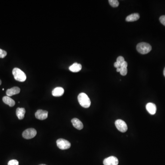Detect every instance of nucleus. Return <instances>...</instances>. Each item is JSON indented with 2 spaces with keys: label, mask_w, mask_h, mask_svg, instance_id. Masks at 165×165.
<instances>
[{
  "label": "nucleus",
  "mask_w": 165,
  "mask_h": 165,
  "mask_svg": "<svg viewBox=\"0 0 165 165\" xmlns=\"http://www.w3.org/2000/svg\"><path fill=\"white\" fill-rule=\"evenodd\" d=\"M48 111L45 110H38L35 113V117L40 120H45L48 117Z\"/></svg>",
  "instance_id": "0eeeda50"
},
{
  "label": "nucleus",
  "mask_w": 165,
  "mask_h": 165,
  "mask_svg": "<svg viewBox=\"0 0 165 165\" xmlns=\"http://www.w3.org/2000/svg\"><path fill=\"white\" fill-rule=\"evenodd\" d=\"M7 55V52L5 50L0 49V58H3Z\"/></svg>",
  "instance_id": "aec40b11"
},
{
  "label": "nucleus",
  "mask_w": 165,
  "mask_h": 165,
  "mask_svg": "<svg viewBox=\"0 0 165 165\" xmlns=\"http://www.w3.org/2000/svg\"><path fill=\"white\" fill-rule=\"evenodd\" d=\"M13 74L14 79L19 82H25L26 80V75L24 72L19 68H14L13 70Z\"/></svg>",
  "instance_id": "f03ea898"
},
{
  "label": "nucleus",
  "mask_w": 165,
  "mask_h": 165,
  "mask_svg": "<svg viewBox=\"0 0 165 165\" xmlns=\"http://www.w3.org/2000/svg\"><path fill=\"white\" fill-rule=\"evenodd\" d=\"M3 101L4 103L8 105L10 107H13L15 105V101L9 96H6L3 97Z\"/></svg>",
  "instance_id": "dca6fc26"
},
{
  "label": "nucleus",
  "mask_w": 165,
  "mask_h": 165,
  "mask_svg": "<svg viewBox=\"0 0 165 165\" xmlns=\"http://www.w3.org/2000/svg\"><path fill=\"white\" fill-rule=\"evenodd\" d=\"M56 144L58 147L62 150H67L71 147V143L68 141L63 138H59L57 140Z\"/></svg>",
  "instance_id": "20e7f679"
},
{
  "label": "nucleus",
  "mask_w": 165,
  "mask_h": 165,
  "mask_svg": "<svg viewBox=\"0 0 165 165\" xmlns=\"http://www.w3.org/2000/svg\"><path fill=\"white\" fill-rule=\"evenodd\" d=\"M147 111L151 115H154L156 111V107L154 103H148L146 105Z\"/></svg>",
  "instance_id": "9b49d317"
},
{
  "label": "nucleus",
  "mask_w": 165,
  "mask_h": 165,
  "mask_svg": "<svg viewBox=\"0 0 165 165\" xmlns=\"http://www.w3.org/2000/svg\"><path fill=\"white\" fill-rule=\"evenodd\" d=\"M124 62H125V60H124V58H123V56H118V58L117 59V62L119 64L120 67L123 64Z\"/></svg>",
  "instance_id": "6ab92c4d"
},
{
  "label": "nucleus",
  "mask_w": 165,
  "mask_h": 165,
  "mask_svg": "<svg viewBox=\"0 0 165 165\" xmlns=\"http://www.w3.org/2000/svg\"><path fill=\"white\" fill-rule=\"evenodd\" d=\"M71 122L74 127L78 130H81L83 129V124L79 119L73 118V119L72 120Z\"/></svg>",
  "instance_id": "9d476101"
},
{
  "label": "nucleus",
  "mask_w": 165,
  "mask_h": 165,
  "mask_svg": "<svg viewBox=\"0 0 165 165\" xmlns=\"http://www.w3.org/2000/svg\"><path fill=\"white\" fill-rule=\"evenodd\" d=\"M163 74H164V76H165V68L164 69V71H163Z\"/></svg>",
  "instance_id": "393cba45"
},
{
  "label": "nucleus",
  "mask_w": 165,
  "mask_h": 165,
  "mask_svg": "<svg viewBox=\"0 0 165 165\" xmlns=\"http://www.w3.org/2000/svg\"><path fill=\"white\" fill-rule=\"evenodd\" d=\"M78 99L80 105L83 107L87 108L89 107L91 105V101L88 95L84 93H81L79 94Z\"/></svg>",
  "instance_id": "f257e3e1"
},
{
  "label": "nucleus",
  "mask_w": 165,
  "mask_h": 165,
  "mask_svg": "<svg viewBox=\"0 0 165 165\" xmlns=\"http://www.w3.org/2000/svg\"><path fill=\"white\" fill-rule=\"evenodd\" d=\"M64 93V90L62 87H56L55 88L52 92L53 95L55 97H59L62 96Z\"/></svg>",
  "instance_id": "f8f14e48"
},
{
  "label": "nucleus",
  "mask_w": 165,
  "mask_h": 165,
  "mask_svg": "<svg viewBox=\"0 0 165 165\" xmlns=\"http://www.w3.org/2000/svg\"><path fill=\"white\" fill-rule=\"evenodd\" d=\"M114 67L117 68H120V65L119 63H117V62H115V63H114Z\"/></svg>",
  "instance_id": "5701e85b"
},
{
  "label": "nucleus",
  "mask_w": 165,
  "mask_h": 165,
  "mask_svg": "<svg viewBox=\"0 0 165 165\" xmlns=\"http://www.w3.org/2000/svg\"><path fill=\"white\" fill-rule=\"evenodd\" d=\"M159 19L160 23L163 25H164V26H165V15L162 16L160 17Z\"/></svg>",
  "instance_id": "4be33fe9"
},
{
  "label": "nucleus",
  "mask_w": 165,
  "mask_h": 165,
  "mask_svg": "<svg viewBox=\"0 0 165 165\" xmlns=\"http://www.w3.org/2000/svg\"><path fill=\"white\" fill-rule=\"evenodd\" d=\"M20 88L18 87H13V88L7 89L6 91V94L7 96L10 97L13 95H17L20 93Z\"/></svg>",
  "instance_id": "1a4fd4ad"
},
{
  "label": "nucleus",
  "mask_w": 165,
  "mask_h": 165,
  "mask_svg": "<svg viewBox=\"0 0 165 165\" xmlns=\"http://www.w3.org/2000/svg\"><path fill=\"white\" fill-rule=\"evenodd\" d=\"M109 3L111 7H117L119 4V3L117 0H109Z\"/></svg>",
  "instance_id": "a211bd4d"
},
{
  "label": "nucleus",
  "mask_w": 165,
  "mask_h": 165,
  "mask_svg": "<svg viewBox=\"0 0 165 165\" xmlns=\"http://www.w3.org/2000/svg\"><path fill=\"white\" fill-rule=\"evenodd\" d=\"M25 113H26V111L24 108L18 107L17 109L16 115L19 120H22L23 119H24Z\"/></svg>",
  "instance_id": "4468645a"
},
{
  "label": "nucleus",
  "mask_w": 165,
  "mask_h": 165,
  "mask_svg": "<svg viewBox=\"0 0 165 165\" xmlns=\"http://www.w3.org/2000/svg\"><path fill=\"white\" fill-rule=\"evenodd\" d=\"M120 71H121L120 68H117V72H120Z\"/></svg>",
  "instance_id": "b1692460"
},
{
  "label": "nucleus",
  "mask_w": 165,
  "mask_h": 165,
  "mask_svg": "<svg viewBox=\"0 0 165 165\" xmlns=\"http://www.w3.org/2000/svg\"><path fill=\"white\" fill-rule=\"evenodd\" d=\"M82 69V65L79 63H74L73 65H72L69 68V69L71 71L74 73L79 72Z\"/></svg>",
  "instance_id": "ddd939ff"
},
{
  "label": "nucleus",
  "mask_w": 165,
  "mask_h": 165,
  "mask_svg": "<svg viewBox=\"0 0 165 165\" xmlns=\"http://www.w3.org/2000/svg\"><path fill=\"white\" fill-rule=\"evenodd\" d=\"M116 128L121 132L125 133L128 130V126L123 120L118 119L115 122Z\"/></svg>",
  "instance_id": "423d86ee"
},
{
  "label": "nucleus",
  "mask_w": 165,
  "mask_h": 165,
  "mask_svg": "<svg viewBox=\"0 0 165 165\" xmlns=\"http://www.w3.org/2000/svg\"><path fill=\"white\" fill-rule=\"evenodd\" d=\"M103 164L104 165H117L118 164V160L117 157L111 156L105 158L103 161Z\"/></svg>",
  "instance_id": "6e6552de"
},
{
  "label": "nucleus",
  "mask_w": 165,
  "mask_h": 165,
  "mask_svg": "<svg viewBox=\"0 0 165 165\" xmlns=\"http://www.w3.org/2000/svg\"><path fill=\"white\" fill-rule=\"evenodd\" d=\"M19 162L16 160H12L8 162V165H19Z\"/></svg>",
  "instance_id": "412c9836"
},
{
  "label": "nucleus",
  "mask_w": 165,
  "mask_h": 165,
  "mask_svg": "<svg viewBox=\"0 0 165 165\" xmlns=\"http://www.w3.org/2000/svg\"><path fill=\"white\" fill-rule=\"evenodd\" d=\"M46 165V164H40V165Z\"/></svg>",
  "instance_id": "bb28decb"
},
{
  "label": "nucleus",
  "mask_w": 165,
  "mask_h": 165,
  "mask_svg": "<svg viewBox=\"0 0 165 165\" xmlns=\"http://www.w3.org/2000/svg\"><path fill=\"white\" fill-rule=\"evenodd\" d=\"M37 131L33 128L28 129L23 132L22 136L25 139H29L34 138L36 135Z\"/></svg>",
  "instance_id": "39448f33"
},
{
  "label": "nucleus",
  "mask_w": 165,
  "mask_h": 165,
  "mask_svg": "<svg viewBox=\"0 0 165 165\" xmlns=\"http://www.w3.org/2000/svg\"><path fill=\"white\" fill-rule=\"evenodd\" d=\"M1 80H0V85H1Z\"/></svg>",
  "instance_id": "a878e982"
},
{
  "label": "nucleus",
  "mask_w": 165,
  "mask_h": 165,
  "mask_svg": "<svg viewBox=\"0 0 165 165\" xmlns=\"http://www.w3.org/2000/svg\"><path fill=\"white\" fill-rule=\"evenodd\" d=\"M139 18H140V16L138 13H133L127 17L126 18V21L127 22H134V21L138 20Z\"/></svg>",
  "instance_id": "2eb2a0df"
},
{
  "label": "nucleus",
  "mask_w": 165,
  "mask_h": 165,
  "mask_svg": "<svg viewBox=\"0 0 165 165\" xmlns=\"http://www.w3.org/2000/svg\"><path fill=\"white\" fill-rule=\"evenodd\" d=\"M136 49L139 53L146 54L151 51L152 47L149 44L145 42H141L137 45Z\"/></svg>",
  "instance_id": "7ed1b4c3"
},
{
  "label": "nucleus",
  "mask_w": 165,
  "mask_h": 165,
  "mask_svg": "<svg viewBox=\"0 0 165 165\" xmlns=\"http://www.w3.org/2000/svg\"><path fill=\"white\" fill-rule=\"evenodd\" d=\"M127 66H128V63L125 61L123 62L122 65L121 66V71L120 73L122 76H126L128 73Z\"/></svg>",
  "instance_id": "f3484780"
}]
</instances>
